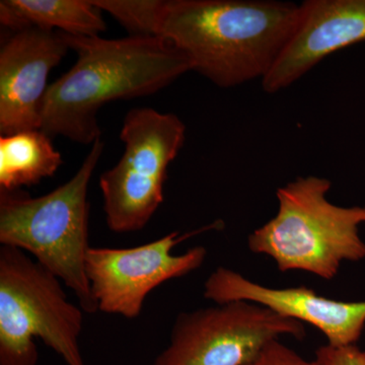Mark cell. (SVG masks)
Masks as SVG:
<instances>
[{"mask_svg": "<svg viewBox=\"0 0 365 365\" xmlns=\"http://www.w3.org/2000/svg\"><path fill=\"white\" fill-rule=\"evenodd\" d=\"M63 36L78 60L46 91L40 130L51 138L93 144L102 136L97 118L103 106L153 95L191 71L186 57L162 37Z\"/></svg>", "mask_w": 365, "mask_h": 365, "instance_id": "6da1fadb", "label": "cell"}, {"mask_svg": "<svg viewBox=\"0 0 365 365\" xmlns=\"http://www.w3.org/2000/svg\"><path fill=\"white\" fill-rule=\"evenodd\" d=\"M299 4L275 0H167L160 37L222 88L263 79L299 18Z\"/></svg>", "mask_w": 365, "mask_h": 365, "instance_id": "7a4b0ae2", "label": "cell"}, {"mask_svg": "<svg viewBox=\"0 0 365 365\" xmlns=\"http://www.w3.org/2000/svg\"><path fill=\"white\" fill-rule=\"evenodd\" d=\"M104 146L102 139L96 141L76 175L46 195L0 190V244L33 256L76 294L88 314L98 311L86 273L88 191Z\"/></svg>", "mask_w": 365, "mask_h": 365, "instance_id": "3957f363", "label": "cell"}, {"mask_svg": "<svg viewBox=\"0 0 365 365\" xmlns=\"http://www.w3.org/2000/svg\"><path fill=\"white\" fill-rule=\"evenodd\" d=\"M331 187L318 176L299 177L280 187L277 213L249 235V249L270 257L282 272L304 271L326 280L333 279L344 262L364 259L359 225L365 222V208L330 202Z\"/></svg>", "mask_w": 365, "mask_h": 365, "instance_id": "277c9868", "label": "cell"}, {"mask_svg": "<svg viewBox=\"0 0 365 365\" xmlns=\"http://www.w3.org/2000/svg\"><path fill=\"white\" fill-rule=\"evenodd\" d=\"M81 307L61 280L26 252L0 248V365H37L39 338L67 365H86L79 346Z\"/></svg>", "mask_w": 365, "mask_h": 365, "instance_id": "5b68a950", "label": "cell"}, {"mask_svg": "<svg viewBox=\"0 0 365 365\" xmlns=\"http://www.w3.org/2000/svg\"><path fill=\"white\" fill-rule=\"evenodd\" d=\"M186 137V126L170 113L134 108L127 113L120 139L123 155L100 177L108 227L116 234L143 230L163 201L170 163Z\"/></svg>", "mask_w": 365, "mask_h": 365, "instance_id": "8992f818", "label": "cell"}, {"mask_svg": "<svg viewBox=\"0 0 365 365\" xmlns=\"http://www.w3.org/2000/svg\"><path fill=\"white\" fill-rule=\"evenodd\" d=\"M282 336L302 340L306 329L253 302L216 304L180 314L153 365H246Z\"/></svg>", "mask_w": 365, "mask_h": 365, "instance_id": "52a82bcc", "label": "cell"}, {"mask_svg": "<svg viewBox=\"0 0 365 365\" xmlns=\"http://www.w3.org/2000/svg\"><path fill=\"white\" fill-rule=\"evenodd\" d=\"M217 225L212 223L182 235L173 232L133 248L91 247L86 258V273L98 311L130 319L140 316L144 302L153 290L200 268L207 257L204 247H194L181 255L173 254V249L188 237Z\"/></svg>", "mask_w": 365, "mask_h": 365, "instance_id": "ba28073f", "label": "cell"}, {"mask_svg": "<svg viewBox=\"0 0 365 365\" xmlns=\"http://www.w3.org/2000/svg\"><path fill=\"white\" fill-rule=\"evenodd\" d=\"M203 294L216 304L253 302L284 318L309 324L326 336L332 347L355 345L365 326V300L327 299L307 287H268L225 267L209 275Z\"/></svg>", "mask_w": 365, "mask_h": 365, "instance_id": "9c48e42d", "label": "cell"}, {"mask_svg": "<svg viewBox=\"0 0 365 365\" xmlns=\"http://www.w3.org/2000/svg\"><path fill=\"white\" fill-rule=\"evenodd\" d=\"M69 47L63 33L30 28L14 32L0 50V134L41 129L50 71Z\"/></svg>", "mask_w": 365, "mask_h": 365, "instance_id": "30bf717a", "label": "cell"}, {"mask_svg": "<svg viewBox=\"0 0 365 365\" xmlns=\"http://www.w3.org/2000/svg\"><path fill=\"white\" fill-rule=\"evenodd\" d=\"M364 41L365 0H307L262 88L267 93L285 90L329 55Z\"/></svg>", "mask_w": 365, "mask_h": 365, "instance_id": "8fae6325", "label": "cell"}, {"mask_svg": "<svg viewBox=\"0 0 365 365\" xmlns=\"http://www.w3.org/2000/svg\"><path fill=\"white\" fill-rule=\"evenodd\" d=\"M0 23L14 32L37 28L96 37L107 31L100 9L88 0H1Z\"/></svg>", "mask_w": 365, "mask_h": 365, "instance_id": "7c38bea8", "label": "cell"}, {"mask_svg": "<svg viewBox=\"0 0 365 365\" xmlns=\"http://www.w3.org/2000/svg\"><path fill=\"white\" fill-rule=\"evenodd\" d=\"M62 163L51 137L40 129L0 137V190L39 184L54 176Z\"/></svg>", "mask_w": 365, "mask_h": 365, "instance_id": "4fadbf2b", "label": "cell"}, {"mask_svg": "<svg viewBox=\"0 0 365 365\" xmlns=\"http://www.w3.org/2000/svg\"><path fill=\"white\" fill-rule=\"evenodd\" d=\"M101 11L111 14L131 36L160 37L167 0H93Z\"/></svg>", "mask_w": 365, "mask_h": 365, "instance_id": "5bb4252c", "label": "cell"}, {"mask_svg": "<svg viewBox=\"0 0 365 365\" xmlns=\"http://www.w3.org/2000/svg\"><path fill=\"white\" fill-rule=\"evenodd\" d=\"M246 365H327L321 359L313 361L300 357L294 350L282 344L279 339L273 340L262 348L260 352Z\"/></svg>", "mask_w": 365, "mask_h": 365, "instance_id": "9a60e30c", "label": "cell"}, {"mask_svg": "<svg viewBox=\"0 0 365 365\" xmlns=\"http://www.w3.org/2000/svg\"><path fill=\"white\" fill-rule=\"evenodd\" d=\"M316 354L317 359H321L327 365H365L364 352L360 351L355 345L347 347L322 346Z\"/></svg>", "mask_w": 365, "mask_h": 365, "instance_id": "2e32d148", "label": "cell"}, {"mask_svg": "<svg viewBox=\"0 0 365 365\" xmlns=\"http://www.w3.org/2000/svg\"><path fill=\"white\" fill-rule=\"evenodd\" d=\"M364 359H365V351L364 352Z\"/></svg>", "mask_w": 365, "mask_h": 365, "instance_id": "e0dca14e", "label": "cell"}, {"mask_svg": "<svg viewBox=\"0 0 365 365\" xmlns=\"http://www.w3.org/2000/svg\"><path fill=\"white\" fill-rule=\"evenodd\" d=\"M364 208H365V206H364Z\"/></svg>", "mask_w": 365, "mask_h": 365, "instance_id": "ac0fdd59", "label": "cell"}]
</instances>
